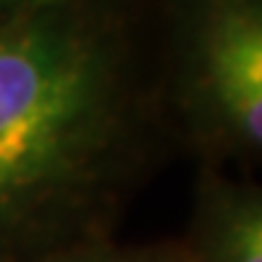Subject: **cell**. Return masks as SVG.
<instances>
[{
	"label": "cell",
	"instance_id": "3957f363",
	"mask_svg": "<svg viewBox=\"0 0 262 262\" xmlns=\"http://www.w3.org/2000/svg\"><path fill=\"white\" fill-rule=\"evenodd\" d=\"M190 262H262V195L211 177L198 190Z\"/></svg>",
	"mask_w": 262,
	"mask_h": 262
},
{
	"label": "cell",
	"instance_id": "5b68a950",
	"mask_svg": "<svg viewBox=\"0 0 262 262\" xmlns=\"http://www.w3.org/2000/svg\"><path fill=\"white\" fill-rule=\"evenodd\" d=\"M43 3H56V0H0V14L21 11V8H30V6H43Z\"/></svg>",
	"mask_w": 262,
	"mask_h": 262
},
{
	"label": "cell",
	"instance_id": "6da1fadb",
	"mask_svg": "<svg viewBox=\"0 0 262 262\" xmlns=\"http://www.w3.org/2000/svg\"><path fill=\"white\" fill-rule=\"evenodd\" d=\"M123 21L102 0L0 14V262L86 241L137 139Z\"/></svg>",
	"mask_w": 262,
	"mask_h": 262
},
{
	"label": "cell",
	"instance_id": "277c9868",
	"mask_svg": "<svg viewBox=\"0 0 262 262\" xmlns=\"http://www.w3.org/2000/svg\"><path fill=\"white\" fill-rule=\"evenodd\" d=\"M35 262H190V257L171 249H121L97 241H78Z\"/></svg>",
	"mask_w": 262,
	"mask_h": 262
},
{
	"label": "cell",
	"instance_id": "7a4b0ae2",
	"mask_svg": "<svg viewBox=\"0 0 262 262\" xmlns=\"http://www.w3.org/2000/svg\"><path fill=\"white\" fill-rule=\"evenodd\" d=\"M177 94L209 147L259 152L262 0H177Z\"/></svg>",
	"mask_w": 262,
	"mask_h": 262
}]
</instances>
